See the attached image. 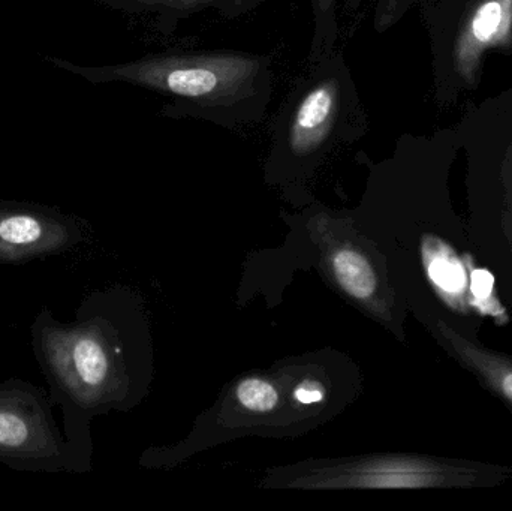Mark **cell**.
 <instances>
[{"label": "cell", "instance_id": "10", "mask_svg": "<svg viewBox=\"0 0 512 511\" xmlns=\"http://www.w3.org/2000/svg\"><path fill=\"white\" fill-rule=\"evenodd\" d=\"M463 260L469 273V306L483 317H490L499 326H504L508 323V312L496 293L492 272L478 266L471 254H466Z\"/></svg>", "mask_w": 512, "mask_h": 511}, {"label": "cell", "instance_id": "5", "mask_svg": "<svg viewBox=\"0 0 512 511\" xmlns=\"http://www.w3.org/2000/svg\"><path fill=\"white\" fill-rule=\"evenodd\" d=\"M512 41V0H481L472 8L457 35L454 65L457 74L475 84L487 51Z\"/></svg>", "mask_w": 512, "mask_h": 511}, {"label": "cell", "instance_id": "7", "mask_svg": "<svg viewBox=\"0 0 512 511\" xmlns=\"http://www.w3.org/2000/svg\"><path fill=\"white\" fill-rule=\"evenodd\" d=\"M424 272L436 296L460 315H469V273L456 249L435 234H424L420 243Z\"/></svg>", "mask_w": 512, "mask_h": 511}, {"label": "cell", "instance_id": "8", "mask_svg": "<svg viewBox=\"0 0 512 511\" xmlns=\"http://www.w3.org/2000/svg\"><path fill=\"white\" fill-rule=\"evenodd\" d=\"M436 336L457 362L462 363L499 398L512 405V360L481 347L444 321L436 324Z\"/></svg>", "mask_w": 512, "mask_h": 511}, {"label": "cell", "instance_id": "2", "mask_svg": "<svg viewBox=\"0 0 512 511\" xmlns=\"http://www.w3.org/2000/svg\"><path fill=\"white\" fill-rule=\"evenodd\" d=\"M366 111L354 75L339 47L324 54L294 81L271 120L270 168L306 173L336 147L366 134Z\"/></svg>", "mask_w": 512, "mask_h": 511}, {"label": "cell", "instance_id": "1", "mask_svg": "<svg viewBox=\"0 0 512 511\" xmlns=\"http://www.w3.org/2000/svg\"><path fill=\"white\" fill-rule=\"evenodd\" d=\"M92 84L122 83L164 96L161 114L203 120L230 131L264 122L273 98V59L239 50H173L110 65L50 59Z\"/></svg>", "mask_w": 512, "mask_h": 511}, {"label": "cell", "instance_id": "6", "mask_svg": "<svg viewBox=\"0 0 512 511\" xmlns=\"http://www.w3.org/2000/svg\"><path fill=\"white\" fill-rule=\"evenodd\" d=\"M114 11L147 21L155 32L168 36L180 23L204 11L218 12L221 17L239 18L251 14L270 0H101Z\"/></svg>", "mask_w": 512, "mask_h": 511}, {"label": "cell", "instance_id": "14", "mask_svg": "<svg viewBox=\"0 0 512 511\" xmlns=\"http://www.w3.org/2000/svg\"><path fill=\"white\" fill-rule=\"evenodd\" d=\"M361 0H345L346 11L354 12L360 6Z\"/></svg>", "mask_w": 512, "mask_h": 511}, {"label": "cell", "instance_id": "12", "mask_svg": "<svg viewBox=\"0 0 512 511\" xmlns=\"http://www.w3.org/2000/svg\"><path fill=\"white\" fill-rule=\"evenodd\" d=\"M237 399L252 413H270L279 404V393L273 384L261 378H248L237 386Z\"/></svg>", "mask_w": 512, "mask_h": 511}, {"label": "cell", "instance_id": "11", "mask_svg": "<svg viewBox=\"0 0 512 511\" xmlns=\"http://www.w3.org/2000/svg\"><path fill=\"white\" fill-rule=\"evenodd\" d=\"M312 9V41L306 63H313L337 47L340 36V0H309Z\"/></svg>", "mask_w": 512, "mask_h": 511}, {"label": "cell", "instance_id": "13", "mask_svg": "<svg viewBox=\"0 0 512 511\" xmlns=\"http://www.w3.org/2000/svg\"><path fill=\"white\" fill-rule=\"evenodd\" d=\"M325 398V389L319 381L306 380L301 381L294 390V399L300 404L312 405L318 404Z\"/></svg>", "mask_w": 512, "mask_h": 511}, {"label": "cell", "instance_id": "4", "mask_svg": "<svg viewBox=\"0 0 512 511\" xmlns=\"http://www.w3.org/2000/svg\"><path fill=\"white\" fill-rule=\"evenodd\" d=\"M81 239L80 224L60 210L0 200V266L62 255Z\"/></svg>", "mask_w": 512, "mask_h": 511}, {"label": "cell", "instance_id": "9", "mask_svg": "<svg viewBox=\"0 0 512 511\" xmlns=\"http://www.w3.org/2000/svg\"><path fill=\"white\" fill-rule=\"evenodd\" d=\"M331 269L339 287L348 296L367 302L378 290V276L370 261L351 248L337 249L331 255Z\"/></svg>", "mask_w": 512, "mask_h": 511}, {"label": "cell", "instance_id": "3", "mask_svg": "<svg viewBox=\"0 0 512 511\" xmlns=\"http://www.w3.org/2000/svg\"><path fill=\"white\" fill-rule=\"evenodd\" d=\"M0 464L21 473H83L54 420L48 393L20 378L0 383Z\"/></svg>", "mask_w": 512, "mask_h": 511}]
</instances>
